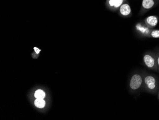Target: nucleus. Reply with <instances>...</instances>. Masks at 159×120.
Wrapping results in <instances>:
<instances>
[{
	"label": "nucleus",
	"mask_w": 159,
	"mask_h": 120,
	"mask_svg": "<svg viewBox=\"0 0 159 120\" xmlns=\"http://www.w3.org/2000/svg\"><path fill=\"white\" fill-rule=\"evenodd\" d=\"M143 88L150 94H157L159 89V79L152 74H143Z\"/></svg>",
	"instance_id": "1"
},
{
	"label": "nucleus",
	"mask_w": 159,
	"mask_h": 120,
	"mask_svg": "<svg viewBox=\"0 0 159 120\" xmlns=\"http://www.w3.org/2000/svg\"><path fill=\"white\" fill-rule=\"evenodd\" d=\"M143 74L136 73L131 76L129 79V88L131 92L136 93L143 87Z\"/></svg>",
	"instance_id": "2"
},
{
	"label": "nucleus",
	"mask_w": 159,
	"mask_h": 120,
	"mask_svg": "<svg viewBox=\"0 0 159 120\" xmlns=\"http://www.w3.org/2000/svg\"><path fill=\"white\" fill-rule=\"evenodd\" d=\"M143 61L146 67L151 70L158 71L156 54L151 52L145 53L143 56Z\"/></svg>",
	"instance_id": "3"
},
{
	"label": "nucleus",
	"mask_w": 159,
	"mask_h": 120,
	"mask_svg": "<svg viewBox=\"0 0 159 120\" xmlns=\"http://www.w3.org/2000/svg\"><path fill=\"white\" fill-rule=\"evenodd\" d=\"M127 0H107L106 4L107 7L112 11L119 9L120 6Z\"/></svg>",
	"instance_id": "4"
},
{
	"label": "nucleus",
	"mask_w": 159,
	"mask_h": 120,
	"mask_svg": "<svg viewBox=\"0 0 159 120\" xmlns=\"http://www.w3.org/2000/svg\"><path fill=\"white\" fill-rule=\"evenodd\" d=\"M158 23V17L156 16H150L144 20V23L150 29L156 26Z\"/></svg>",
	"instance_id": "5"
},
{
	"label": "nucleus",
	"mask_w": 159,
	"mask_h": 120,
	"mask_svg": "<svg viewBox=\"0 0 159 120\" xmlns=\"http://www.w3.org/2000/svg\"><path fill=\"white\" fill-rule=\"evenodd\" d=\"M135 28L137 31L141 33V34H142V35H143L144 36H147V37H149L150 33L152 31L151 29L149 28L146 26L145 24V25H144L141 24V23H138L136 25Z\"/></svg>",
	"instance_id": "6"
},
{
	"label": "nucleus",
	"mask_w": 159,
	"mask_h": 120,
	"mask_svg": "<svg viewBox=\"0 0 159 120\" xmlns=\"http://www.w3.org/2000/svg\"><path fill=\"white\" fill-rule=\"evenodd\" d=\"M120 13L121 16L127 17L131 13V8L129 4L124 3L119 8Z\"/></svg>",
	"instance_id": "7"
},
{
	"label": "nucleus",
	"mask_w": 159,
	"mask_h": 120,
	"mask_svg": "<svg viewBox=\"0 0 159 120\" xmlns=\"http://www.w3.org/2000/svg\"><path fill=\"white\" fill-rule=\"evenodd\" d=\"M154 5V0H143L142 2V7L145 10L152 8Z\"/></svg>",
	"instance_id": "8"
},
{
	"label": "nucleus",
	"mask_w": 159,
	"mask_h": 120,
	"mask_svg": "<svg viewBox=\"0 0 159 120\" xmlns=\"http://www.w3.org/2000/svg\"><path fill=\"white\" fill-rule=\"evenodd\" d=\"M34 104L37 108H43L45 106V102L43 99L36 98L34 102Z\"/></svg>",
	"instance_id": "9"
},
{
	"label": "nucleus",
	"mask_w": 159,
	"mask_h": 120,
	"mask_svg": "<svg viewBox=\"0 0 159 120\" xmlns=\"http://www.w3.org/2000/svg\"><path fill=\"white\" fill-rule=\"evenodd\" d=\"M35 97L36 98L43 99L45 97V94L44 91L41 89H38L35 91L34 94Z\"/></svg>",
	"instance_id": "10"
},
{
	"label": "nucleus",
	"mask_w": 159,
	"mask_h": 120,
	"mask_svg": "<svg viewBox=\"0 0 159 120\" xmlns=\"http://www.w3.org/2000/svg\"><path fill=\"white\" fill-rule=\"evenodd\" d=\"M149 37H152L153 38H159V30H152L151 31L149 35Z\"/></svg>",
	"instance_id": "11"
},
{
	"label": "nucleus",
	"mask_w": 159,
	"mask_h": 120,
	"mask_svg": "<svg viewBox=\"0 0 159 120\" xmlns=\"http://www.w3.org/2000/svg\"><path fill=\"white\" fill-rule=\"evenodd\" d=\"M156 60H157V70L159 72V52L156 54Z\"/></svg>",
	"instance_id": "12"
},
{
	"label": "nucleus",
	"mask_w": 159,
	"mask_h": 120,
	"mask_svg": "<svg viewBox=\"0 0 159 120\" xmlns=\"http://www.w3.org/2000/svg\"><path fill=\"white\" fill-rule=\"evenodd\" d=\"M34 51L35 52L36 54H39L40 52L41 51V50L39 49V48H37V47H34Z\"/></svg>",
	"instance_id": "13"
},
{
	"label": "nucleus",
	"mask_w": 159,
	"mask_h": 120,
	"mask_svg": "<svg viewBox=\"0 0 159 120\" xmlns=\"http://www.w3.org/2000/svg\"><path fill=\"white\" fill-rule=\"evenodd\" d=\"M158 99H159V90H158Z\"/></svg>",
	"instance_id": "14"
}]
</instances>
